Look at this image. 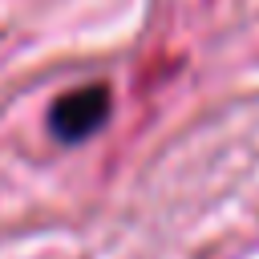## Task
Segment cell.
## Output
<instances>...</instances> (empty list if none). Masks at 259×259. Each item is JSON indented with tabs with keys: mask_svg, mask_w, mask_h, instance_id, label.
<instances>
[{
	"mask_svg": "<svg viewBox=\"0 0 259 259\" xmlns=\"http://www.w3.org/2000/svg\"><path fill=\"white\" fill-rule=\"evenodd\" d=\"M109 101H113V93H109V85H101V81H89V85H77V89L61 93V97L53 101V109H49V130H53V138H61V142H81V138L97 134V130L105 125V117H109Z\"/></svg>",
	"mask_w": 259,
	"mask_h": 259,
	"instance_id": "6da1fadb",
	"label": "cell"
}]
</instances>
